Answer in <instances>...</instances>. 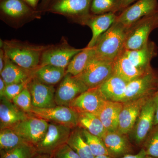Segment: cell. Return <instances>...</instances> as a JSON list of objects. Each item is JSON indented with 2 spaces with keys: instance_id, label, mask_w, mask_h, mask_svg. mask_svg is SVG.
Returning a JSON list of instances; mask_svg holds the SVG:
<instances>
[{
  "instance_id": "1",
  "label": "cell",
  "mask_w": 158,
  "mask_h": 158,
  "mask_svg": "<svg viewBox=\"0 0 158 158\" xmlns=\"http://www.w3.org/2000/svg\"><path fill=\"white\" fill-rule=\"evenodd\" d=\"M49 45H36L16 40H5L2 48L12 62L20 67L34 70L40 65L43 52Z\"/></svg>"
},
{
  "instance_id": "2",
  "label": "cell",
  "mask_w": 158,
  "mask_h": 158,
  "mask_svg": "<svg viewBox=\"0 0 158 158\" xmlns=\"http://www.w3.org/2000/svg\"><path fill=\"white\" fill-rule=\"evenodd\" d=\"M127 29L122 23L116 21L97 40L93 47L95 57L114 62L124 49Z\"/></svg>"
},
{
  "instance_id": "3",
  "label": "cell",
  "mask_w": 158,
  "mask_h": 158,
  "mask_svg": "<svg viewBox=\"0 0 158 158\" xmlns=\"http://www.w3.org/2000/svg\"><path fill=\"white\" fill-rule=\"evenodd\" d=\"M158 11L142 18L128 28L124 49L129 50L139 49L148 42L150 34L154 30L158 28Z\"/></svg>"
},
{
  "instance_id": "4",
  "label": "cell",
  "mask_w": 158,
  "mask_h": 158,
  "mask_svg": "<svg viewBox=\"0 0 158 158\" xmlns=\"http://www.w3.org/2000/svg\"><path fill=\"white\" fill-rule=\"evenodd\" d=\"M73 129L64 125L49 123L45 135L35 146L37 154L52 158L57 150L67 143Z\"/></svg>"
},
{
  "instance_id": "5",
  "label": "cell",
  "mask_w": 158,
  "mask_h": 158,
  "mask_svg": "<svg viewBox=\"0 0 158 158\" xmlns=\"http://www.w3.org/2000/svg\"><path fill=\"white\" fill-rule=\"evenodd\" d=\"M158 88V74L153 69L127 83L124 94L115 101L124 103L154 94Z\"/></svg>"
},
{
  "instance_id": "6",
  "label": "cell",
  "mask_w": 158,
  "mask_h": 158,
  "mask_svg": "<svg viewBox=\"0 0 158 158\" xmlns=\"http://www.w3.org/2000/svg\"><path fill=\"white\" fill-rule=\"evenodd\" d=\"M0 11L3 19L12 23H24L40 18L41 14L24 0H0Z\"/></svg>"
},
{
  "instance_id": "7",
  "label": "cell",
  "mask_w": 158,
  "mask_h": 158,
  "mask_svg": "<svg viewBox=\"0 0 158 158\" xmlns=\"http://www.w3.org/2000/svg\"><path fill=\"white\" fill-rule=\"evenodd\" d=\"M113 74V62L95 57L76 77L91 89L100 86Z\"/></svg>"
},
{
  "instance_id": "8",
  "label": "cell",
  "mask_w": 158,
  "mask_h": 158,
  "mask_svg": "<svg viewBox=\"0 0 158 158\" xmlns=\"http://www.w3.org/2000/svg\"><path fill=\"white\" fill-rule=\"evenodd\" d=\"M30 115L42 118L49 123L64 125L71 128L78 127V113L69 107L57 106L42 109L33 106Z\"/></svg>"
},
{
  "instance_id": "9",
  "label": "cell",
  "mask_w": 158,
  "mask_h": 158,
  "mask_svg": "<svg viewBox=\"0 0 158 158\" xmlns=\"http://www.w3.org/2000/svg\"><path fill=\"white\" fill-rule=\"evenodd\" d=\"M91 0H52L47 11L61 15L78 23L90 14Z\"/></svg>"
},
{
  "instance_id": "10",
  "label": "cell",
  "mask_w": 158,
  "mask_h": 158,
  "mask_svg": "<svg viewBox=\"0 0 158 158\" xmlns=\"http://www.w3.org/2000/svg\"><path fill=\"white\" fill-rule=\"evenodd\" d=\"M48 125L46 120L30 115L11 128L27 142L35 146L45 135Z\"/></svg>"
},
{
  "instance_id": "11",
  "label": "cell",
  "mask_w": 158,
  "mask_h": 158,
  "mask_svg": "<svg viewBox=\"0 0 158 158\" xmlns=\"http://www.w3.org/2000/svg\"><path fill=\"white\" fill-rule=\"evenodd\" d=\"M82 50L71 46L65 40L58 45H49L43 52L40 65H51L65 69L73 58Z\"/></svg>"
},
{
  "instance_id": "12",
  "label": "cell",
  "mask_w": 158,
  "mask_h": 158,
  "mask_svg": "<svg viewBox=\"0 0 158 158\" xmlns=\"http://www.w3.org/2000/svg\"><path fill=\"white\" fill-rule=\"evenodd\" d=\"M89 88L76 77L66 73L55 93L57 106L69 107L71 103Z\"/></svg>"
},
{
  "instance_id": "13",
  "label": "cell",
  "mask_w": 158,
  "mask_h": 158,
  "mask_svg": "<svg viewBox=\"0 0 158 158\" xmlns=\"http://www.w3.org/2000/svg\"><path fill=\"white\" fill-rule=\"evenodd\" d=\"M155 113L156 105L153 95L143 106L134 127L133 139L136 145L143 146L153 127Z\"/></svg>"
},
{
  "instance_id": "14",
  "label": "cell",
  "mask_w": 158,
  "mask_h": 158,
  "mask_svg": "<svg viewBox=\"0 0 158 158\" xmlns=\"http://www.w3.org/2000/svg\"><path fill=\"white\" fill-rule=\"evenodd\" d=\"M158 10V0H138L123 9L117 15L116 21L128 28L142 18L154 14Z\"/></svg>"
},
{
  "instance_id": "15",
  "label": "cell",
  "mask_w": 158,
  "mask_h": 158,
  "mask_svg": "<svg viewBox=\"0 0 158 158\" xmlns=\"http://www.w3.org/2000/svg\"><path fill=\"white\" fill-rule=\"evenodd\" d=\"M153 95H147L123 103L118 120V132L126 135L132 130L143 106Z\"/></svg>"
},
{
  "instance_id": "16",
  "label": "cell",
  "mask_w": 158,
  "mask_h": 158,
  "mask_svg": "<svg viewBox=\"0 0 158 158\" xmlns=\"http://www.w3.org/2000/svg\"><path fill=\"white\" fill-rule=\"evenodd\" d=\"M34 107L42 109L56 106L55 101L56 89L54 86L44 84L33 77L27 85Z\"/></svg>"
},
{
  "instance_id": "17",
  "label": "cell",
  "mask_w": 158,
  "mask_h": 158,
  "mask_svg": "<svg viewBox=\"0 0 158 158\" xmlns=\"http://www.w3.org/2000/svg\"><path fill=\"white\" fill-rule=\"evenodd\" d=\"M106 100L98 87L91 88L77 97L69 107L78 113H89L97 115Z\"/></svg>"
},
{
  "instance_id": "18",
  "label": "cell",
  "mask_w": 158,
  "mask_h": 158,
  "mask_svg": "<svg viewBox=\"0 0 158 158\" xmlns=\"http://www.w3.org/2000/svg\"><path fill=\"white\" fill-rule=\"evenodd\" d=\"M117 16L115 13H113L101 15L90 13L78 23L82 25L88 26L92 31V37L87 48H91L94 47L99 37L116 21Z\"/></svg>"
},
{
  "instance_id": "19",
  "label": "cell",
  "mask_w": 158,
  "mask_h": 158,
  "mask_svg": "<svg viewBox=\"0 0 158 158\" xmlns=\"http://www.w3.org/2000/svg\"><path fill=\"white\" fill-rule=\"evenodd\" d=\"M126 135L116 131H107L102 139L109 156L112 158H121L133 152L132 145Z\"/></svg>"
},
{
  "instance_id": "20",
  "label": "cell",
  "mask_w": 158,
  "mask_h": 158,
  "mask_svg": "<svg viewBox=\"0 0 158 158\" xmlns=\"http://www.w3.org/2000/svg\"><path fill=\"white\" fill-rule=\"evenodd\" d=\"M123 53L133 64L139 69L147 72L152 69L151 62L158 55V47L155 43L148 40L141 48L134 50L124 49Z\"/></svg>"
},
{
  "instance_id": "21",
  "label": "cell",
  "mask_w": 158,
  "mask_h": 158,
  "mask_svg": "<svg viewBox=\"0 0 158 158\" xmlns=\"http://www.w3.org/2000/svg\"><path fill=\"white\" fill-rule=\"evenodd\" d=\"M29 115L5 97L1 98L0 130L13 127Z\"/></svg>"
},
{
  "instance_id": "22",
  "label": "cell",
  "mask_w": 158,
  "mask_h": 158,
  "mask_svg": "<svg viewBox=\"0 0 158 158\" xmlns=\"http://www.w3.org/2000/svg\"><path fill=\"white\" fill-rule=\"evenodd\" d=\"M34 70L20 67L6 56L5 66L1 73V77L6 85L29 83L33 77Z\"/></svg>"
},
{
  "instance_id": "23",
  "label": "cell",
  "mask_w": 158,
  "mask_h": 158,
  "mask_svg": "<svg viewBox=\"0 0 158 158\" xmlns=\"http://www.w3.org/2000/svg\"><path fill=\"white\" fill-rule=\"evenodd\" d=\"M123 103L106 100L98 113L102 123L107 131H116L118 130L119 114Z\"/></svg>"
},
{
  "instance_id": "24",
  "label": "cell",
  "mask_w": 158,
  "mask_h": 158,
  "mask_svg": "<svg viewBox=\"0 0 158 158\" xmlns=\"http://www.w3.org/2000/svg\"><path fill=\"white\" fill-rule=\"evenodd\" d=\"M113 73L128 82L148 72H145L136 67L125 55L123 51L113 62Z\"/></svg>"
},
{
  "instance_id": "25",
  "label": "cell",
  "mask_w": 158,
  "mask_h": 158,
  "mask_svg": "<svg viewBox=\"0 0 158 158\" xmlns=\"http://www.w3.org/2000/svg\"><path fill=\"white\" fill-rule=\"evenodd\" d=\"M128 83L113 73L98 88L106 100L115 101L124 94Z\"/></svg>"
},
{
  "instance_id": "26",
  "label": "cell",
  "mask_w": 158,
  "mask_h": 158,
  "mask_svg": "<svg viewBox=\"0 0 158 158\" xmlns=\"http://www.w3.org/2000/svg\"><path fill=\"white\" fill-rule=\"evenodd\" d=\"M65 74V68L51 65H40L34 70L33 77L46 85L54 86L61 81Z\"/></svg>"
},
{
  "instance_id": "27",
  "label": "cell",
  "mask_w": 158,
  "mask_h": 158,
  "mask_svg": "<svg viewBox=\"0 0 158 158\" xmlns=\"http://www.w3.org/2000/svg\"><path fill=\"white\" fill-rule=\"evenodd\" d=\"M96 56L94 48L86 47L77 54L71 60L66 69V73L76 77L81 73L89 62Z\"/></svg>"
},
{
  "instance_id": "28",
  "label": "cell",
  "mask_w": 158,
  "mask_h": 158,
  "mask_svg": "<svg viewBox=\"0 0 158 158\" xmlns=\"http://www.w3.org/2000/svg\"><path fill=\"white\" fill-rule=\"evenodd\" d=\"M78 127L101 138L107 131L98 116L94 113H78Z\"/></svg>"
},
{
  "instance_id": "29",
  "label": "cell",
  "mask_w": 158,
  "mask_h": 158,
  "mask_svg": "<svg viewBox=\"0 0 158 158\" xmlns=\"http://www.w3.org/2000/svg\"><path fill=\"white\" fill-rule=\"evenodd\" d=\"M66 144L82 158H95L83 137L82 131L78 128L72 130Z\"/></svg>"
},
{
  "instance_id": "30",
  "label": "cell",
  "mask_w": 158,
  "mask_h": 158,
  "mask_svg": "<svg viewBox=\"0 0 158 158\" xmlns=\"http://www.w3.org/2000/svg\"><path fill=\"white\" fill-rule=\"evenodd\" d=\"M26 143H28L11 128L0 131V153L9 151Z\"/></svg>"
},
{
  "instance_id": "31",
  "label": "cell",
  "mask_w": 158,
  "mask_h": 158,
  "mask_svg": "<svg viewBox=\"0 0 158 158\" xmlns=\"http://www.w3.org/2000/svg\"><path fill=\"white\" fill-rule=\"evenodd\" d=\"M121 10V0H91L90 12L92 14L115 13Z\"/></svg>"
},
{
  "instance_id": "32",
  "label": "cell",
  "mask_w": 158,
  "mask_h": 158,
  "mask_svg": "<svg viewBox=\"0 0 158 158\" xmlns=\"http://www.w3.org/2000/svg\"><path fill=\"white\" fill-rule=\"evenodd\" d=\"M81 131L83 137L94 157L101 155L109 156L107 150L102 138L91 135L83 129H82Z\"/></svg>"
},
{
  "instance_id": "33",
  "label": "cell",
  "mask_w": 158,
  "mask_h": 158,
  "mask_svg": "<svg viewBox=\"0 0 158 158\" xmlns=\"http://www.w3.org/2000/svg\"><path fill=\"white\" fill-rule=\"evenodd\" d=\"M35 146L26 143L6 152H1V158H33L37 154Z\"/></svg>"
},
{
  "instance_id": "34",
  "label": "cell",
  "mask_w": 158,
  "mask_h": 158,
  "mask_svg": "<svg viewBox=\"0 0 158 158\" xmlns=\"http://www.w3.org/2000/svg\"><path fill=\"white\" fill-rule=\"evenodd\" d=\"M142 147L146 156L158 158V125L154 126Z\"/></svg>"
},
{
  "instance_id": "35",
  "label": "cell",
  "mask_w": 158,
  "mask_h": 158,
  "mask_svg": "<svg viewBox=\"0 0 158 158\" xmlns=\"http://www.w3.org/2000/svg\"><path fill=\"white\" fill-rule=\"evenodd\" d=\"M12 102L20 110L30 114L33 108L32 97L27 86L12 100Z\"/></svg>"
},
{
  "instance_id": "36",
  "label": "cell",
  "mask_w": 158,
  "mask_h": 158,
  "mask_svg": "<svg viewBox=\"0 0 158 158\" xmlns=\"http://www.w3.org/2000/svg\"><path fill=\"white\" fill-rule=\"evenodd\" d=\"M28 83H18L6 85L5 97L12 101L27 86Z\"/></svg>"
},
{
  "instance_id": "37",
  "label": "cell",
  "mask_w": 158,
  "mask_h": 158,
  "mask_svg": "<svg viewBox=\"0 0 158 158\" xmlns=\"http://www.w3.org/2000/svg\"><path fill=\"white\" fill-rule=\"evenodd\" d=\"M53 157L58 158H82L67 144H64L57 150Z\"/></svg>"
},
{
  "instance_id": "38",
  "label": "cell",
  "mask_w": 158,
  "mask_h": 158,
  "mask_svg": "<svg viewBox=\"0 0 158 158\" xmlns=\"http://www.w3.org/2000/svg\"><path fill=\"white\" fill-rule=\"evenodd\" d=\"M146 156L145 151L142 148L136 154H128L121 158H144Z\"/></svg>"
},
{
  "instance_id": "39",
  "label": "cell",
  "mask_w": 158,
  "mask_h": 158,
  "mask_svg": "<svg viewBox=\"0 0 158 158\" xmlns=\"http://www.w3.org/2000/svg\"><path fill=\"white\" fill-rule=\"evenodd\" d=\"M52 0H41L40 5L39 11L42 13V12L47 11L49 6L50 5Z\"/></svg>"
},
{
  "instance_id": "40",
  "label": "cell",
  "mask_w": 158,
  "mask_h": 158,
  "mask_svg": "<svg viewBox=\"0 0 158 158\" xmlns=\"http://www.w3.org/2000/svg\"><path fill=\"white\" fill-rule=\"evenodd\" d=\"M154 98L156 105V113L154 125H158V88L154 95Z\"/></svg>"
},
{
  "instance_id": "41",
  "label": "cell",
  "mask_w": 158,
  "mask_h": 158,
  "mask_svg": "<svg viewBox=\"0 0 158 158\" xmlns=\"http://www.w3.org/2000/svg\"><path fill=\"white\" fill-rule=\"evenodd\" d=\"M6 55L2 48L0 49V73L2 72L5 66Z\"/></svg>"
},
{
  "instance_id": "42",
  "label": "cell",
  "mask_w": 158,
  "mask_h": 158,
  "mask_svg": "<svg viewBox=\"0 0 158 158\" xmlns=\"http://www.w3.org/2000/svg\"><path fill=\"white\" fill-rule=\"evenodd\" d=\"M6 84L2 78H0V98L5 97V92H6Z\"/></svg>"
},
{
  "instance_id": "43",
  "label": "cell",
  "mask_w": 158,
  "mask_h": 158,
  "mask_svg": "<svg viewBox=\"0 0 158 158\" xmlns=\"http://www.w3.org/2000/svg\"><path fill=\"white\" fill-rule=\"evenodd\" d=\"M24 1L33 9L37 10V5L40 0H24Z\"/></svg>"
},
{
  "instance_id": "44",
  "label": "cell",
  "mask_w": 158,
  "mask_h": 158,
  "mask_svg": "<svg viewBox=\"0 0 158 158\" xmlns=\"http://www.w3.org/2000/svg\"><path fill=\"white\" fill-rule=\"evenodd\" d=\"M136 0H121L123 10L127 8L131 4L134 2Z\"/></svg>"
},
{
  "instance_id": "45",
  "label": "cell",
  "mask_w": 158,
  "mask_h": 158,
  "mask_svg": "<svg viewBox=\"0 0 158 158\" xmlns=\"http://www.w3.org/2000/svg\"><path fill=\"white\" fill-rule=\"evenodd\" d=\"M33 158H52L50 156L47 155L39 154H37Z\"/></svg>"
},
{
  "instance_id": "46",
  "label": "cell",
  "mask_w": 158,
  "mask_h": 158,
  "mask_svg": "<svg viewBox=\"0 0 158 158\" xmlns=\"http://www.w3.org/2000/svg\"><path fill=\"white\" fill-rule=\"evenodd\" d=\"M94 158H112L110 156L108 155H101L97 156Z\"/></svg>"
},
{
  "instance_id": "47",
  "label": "cell",
  "mask_w": 158,
  "mask_h": 158,
  "mask_svg": "<svg viewBox=\"0 0 158 158\" xmlns=\"http://www.w3.org/2000/svg\"><path fill=\"white\" fill-rule=\"evenodd\" d=\"M144 158H156L155 157H153L151 156H146Z\"/></svg>"
},
{
  "instance_id": "48",
  "label": "cell",
  "mask_w": 158,
  "mask_h": 158,
  "mask_svg": "<svg viewBox=\"0 0 158 158\" xmlns=\"http://www.w3.org/2000/svg\"><path fill=\"white\" fill-rule=\"evenodd\" d=\"M52 158H58L56 157H53Z\"/></svg>"
},
{
  "instance_id": "49",
  "label": "cell",
  "mask_w": 158,
  "mask_h": 158,
  "mask_svg": "<svg viewBox=\"0 0 158 158\" xmlns=\"http://www.w3.org/2000/svg\"></svg>"
}]
</instances>
